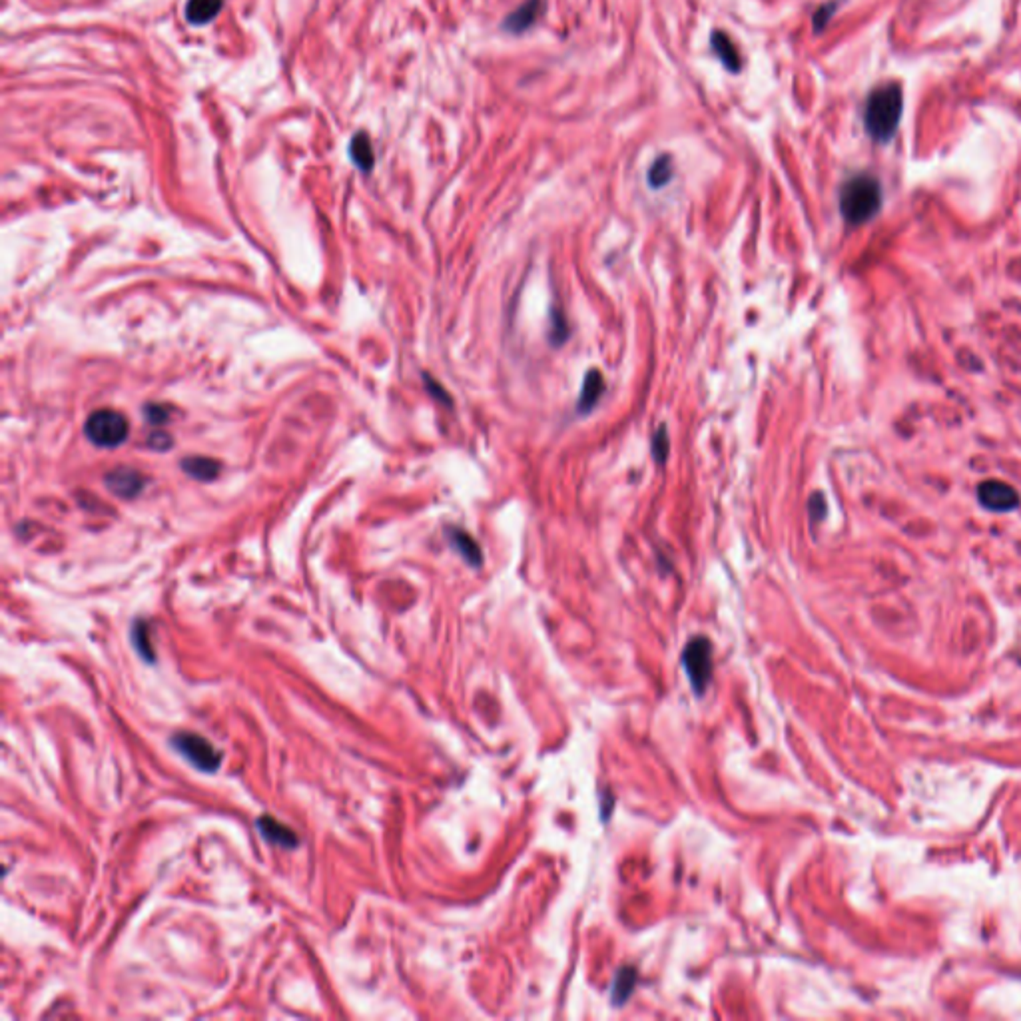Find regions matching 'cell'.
Instances as JSON below:
<instances>
[{
    "label": "cell",
    "mask_w": 1021,
    "mask_h": 1021,
    "mask_svg": "<svg viewBox=\"0 0 1021 1021\" xmlns=\"http://www.w3.org/2000/svg\"><path fill=\"white\" fill-rule=\"evenodd\" d=\"M904 112V92L898 82H888L870 92L864 108V126L876 142L886 144L898 130Z\"/></svg>",
    "instance_id": "1"
},
{
    "label": "cell",
    "mask_w": 1021,
    "mask_h": 1021,
    "mask_svg": "<svg viewBox=\"0 0 1021 1021\" xmlns=\"http://www.w3.org/2000/svg\"><path fill=\"white\" fill-rule=\"evenodd\" d=\"M882 208V186L870 174H856L840 190V212L850 226L870 222Z\"/></svg>",
    "instance_id": "2"
},
{
    "label": "cell",
    "mask_w": 1021,
    "mask_h": 1021,
    "mask_svg": "<svg viewBox=\"0 0 1021 1021\" xmlns=\"http://www.w3.org/2000/svg\"><path fill=\"white\" fill-rule=\"evenodd\" d=\"M86 437L98 447H118L122 445L130 433L126 417L114 412V409H98L86 420L84 425Z\"/></svg>",
    "instance_id": "3"
},
{
    "label": "cell",
    "mask_w": 1021,
    "mask_h": 1021,
    "mask_svg": "<svg viewBox=\"0 0 1021 1021\" xmlns=\"http://www.w3.org/2000/svg\"><path fill=\"white\" fill-rule=\"evenodd\" d=\"M172 746L176 752L182 754L192 766L202 772H216L222 765V752L216 746L206 741L204 736L194 733H180L172 738Z\"/></svg>",
    "instance_id": "4"
},
{
    "label": "cell",
    "mask_w": 1021,
    "mask_h": 1021,
    "mask_svg": "<svg viewBox=\"0 0 1021 1021\" xmlns=\"http://www.w3.org/2000/svg\"><path fill=\"white\" fill-rule=\"evenodd\" d=\"M682 664L696 695H704L712 677V647L709 639L696 637L690 640L682 653Z\"/></svg>",
    "instance_id": "5"
},
{
    "label": "cell",
    "mask_w": 1021,
    "mask_h": 1021,
    "mask_svg": "<svg viewBox=\"0 0 1021 1021\" xmlns=\"http://www.w3.org/2000/svg\"><path fill=\"white\" fill-rule=\"evenodd\" d=\"M978 499L986 509L994 513H1008L1019 507V495L1016 489L998 479L984 481L978 487Z\"/></svg>",
    "instance_id": "6"
},
{
    "label": "cell",
    "mask_w": 1021,
    "mask_h": 1021,
    "mask_svg": "<svg viewBox=\"0 0 1021 1021\" xmlns=\"http://www.w3.org/2000/svg\"><path fill=\"white\" fill-rule=\"evenodd\" d=\"M106 487L110 489L112 493L120 499H134V497H138L144 491V485H146V479L140 471L130 469V467H116L106 473Z\"/></svg>",
    "instance_id": "7"
},
{
    "label": "cell",
    "mask_w": 1021,
    "mask_h": 1021,
    "mask_svg": "<svg viewBox=\"0 0 1021 1021\" xmlns=\"http://www.w3.org/2000/svg\"><path fill=\"white\" fill-rule=\"evenodd\" d=\"M543 0H525L503 20V30L511 32V35H522L538 20V16L543 14Z\"/></svg>",
    "instance_id": "8"
},
{
    "label": "cell",
    "mask_w": 1021,
    "mask_h": 1021,
    "mask_svg": "<svg viewBox=\"0 0 1021 1021\" xmlns=\"http://www.w3.org/2000/svg\"><path fill=\"white\" fill-rule=\"evenodd\" d=\"M711 48L717 59L722 62V67H725L728 72H733V75H738V72L742 70V60H741V54H738L736 46L733 40H730L728 35H725L722 30H714L711 35Z\"/></svg>",
    "instance_id": "9"
},
{
    "label": "cell",
    "mask_w": 1021,
    "mask_h": 1021,
    "mask_svg": "<svg viewBox=\"0 0 1021 1021\" xmlns=\"http://www.w3.org/2000/svg\"><path fill=\"white\" fill-rule=\"evenodd\" d=\"M257 830L263 836L265 840L270 844H278V846H286V848H295L297 846V836L294 834L292 828H287L286 824H281L279 820H276L273 816H260L257 818Z\"/></svg>",
    "instance_id": "10"
},
{
    "label": "cell",
    "mask_w": 1021,
    "mask_h": 1021,
    "mask_svg": "<svg viewBox=\"0 0 1021 1021\" xmlns=\"http://www.w3.org/2000/svg\"><path fill=\"white\" fill-rule=\"evenodd\" d=\"M605 389H607L605 377H602V373L597 372V369H591L583 381V389H581V397H578V404H577V412L578 413L593 412L594 405H597L601 397L605 396Z\"/></svg>",
    "instance_id": "11"
},
{
    "label": "cell",
    "mask_w": 1021,
    "mask_h": 1021,
    "mask_svg": "<svg viewBox=\"0 0 1021 1021\" xmlns=\"http://www.w3.org/2000/svg\"><path fill=\"white\" fill-rule=\"evenodd\" d=\"M182 469L186 475L194 477L198 481H212L220 475V463L210 457L192 455L182 461Z\"/></svg>",
    "instance_id": "12"
},
{
    "label": "cell",
    "mask_w": 1021,
    "mask_h": 1021,
    "mask_svg": "<svg viewBox=\"0 0 1021 1021\" xmlns=\"http://www.w3.org/2000/svg\"><path fill=\"white\" fill-rule=\"evenodd\" d=\"M449 541H452V545L461 553V557L467 561L469 565L479 567L481 562H483V554H481L479 545L469 533H465L461 529H449Z\"/></svg>",
    "instance_id": "13"
},
{
    "label": "cell",
    "mask_w": 1021,
    "mask_h": 1021,
    "mask_svg": "<svg viewBox=\"0 0 1021 1021\" xmlns=\"http://www.w3.org/2000/svg\"><path fill=\"white\" fill-rule=\"evenodd\" d=\"M222 6L224 0H188L186 19L192 24H196V27H202V24L212 22L220 14Z\"/></svg>",
    "instance_id": "14"
},
{
    "label": "cell",
    "mask_w": 1021,
    "mask_h": 1021,
    "mask_svg": "<svg viewBox=\"0 0 1021 1021\" xmlns=\"http://www.w3.org/2000/svg\"><path fill=\"white\" fill-rule=\"evenodd\" d=\"M349 156L353 160V164H356L359 170L369 172L375 164V156H373V148H372V142H369V136L365 132H357L356 136L351 138L349 144Z\"/></svg>",
    "instance_id": "15"
},
{
    "label": "cell",
    "mask_w": 1021,
    "mask_h": 1021,
    "mask_svg": "<svg viewBox=\"0 0 1021 1021\" xmlns=\"http://www.w3.org/2000/svg\"><path fill=\"white\" fill-rule=\"evenodd\" d=\"M130 637H132L134 648L138 650V655L144 658V661L154 663V648H152V642H150V624L146 621H136L132 624Z\"/></svg>",
    "instance_id": "16"
},
{
    "label": "cell",
    "mask_w": 1021,
    "mask_h": 1021,
    "mask_svg": "<svg viewBox=\"0 0 1021 1021\" xmlns=\"http://www.w3.org/2000/svg\"><path fill=\"white\" fill-rule=\"evenodd\" d=\"M672 176H674L672 158H671L669 154L658 156V158L655 160V162H653V166H650V170H648V184H650V188L658 190V188L666 186V184H669V182L672 180Z\"/></svg>",
    "instance_id": "17"
},
{
    "label": "cell",
    "mask_w": 1021,
    "mask_h": 1021,
    "mask_svg": "<svg viewBox=\"0 0 1021 1021\" xmlns=\"http://www.w3.org/2000/svg\"><path fill=\"white\" fill-rule=\"evenodd\" d=\"M634 982H637V971H634L632 968H623L621 971H618L617 979H615V986H613L615 1001L618 1003V1006H621V1003L632 994Z\"/></svg>",
    "instance_id": "18"
},
{
    "label": "cell",
    "mask_w": 1021,
    "mask_h": 1021,
    "mask_svg": "<svg viewBox=\"0 0 1021 1021\" xmlns=\"http://www.w3.org/2000/svg\"><path fill=\"white\" fill-rule=\"evenodd\" d=\"M669 447H671V441H669V433H666L664 425L656 429L655 437H653V455H655V461L656 463H664L666 457H669Z\"/></svg>",
    "instance_id": "19"
},
{
    "label": "cell",
    "mask_w": 1021,
    "mask_h": 1021,
    "mask_svg": "<svg viewBox=\"0 0 1021 1021\" xmlns=\"http://www.w3.org/2000/svg\"><path fill=\"white\" fill-rule=\"evenodd\" d=\"M144 413H146L148 421H150L152 425H162V423H166L168 420H170L172 409L166 407V405H146V409H144Z\"/></svg>",
    "instance_id": "20"
},
{
    "label": "cell",
    "mask_w": 1021,
    "mask_h": 1021,
    "mask_svg": "<svg viewBox=\"0 0 1021 1021\" xmlns=\"http://www.w3.org/2000/svg\"><path fill=\"white\" fill-rule=\"evenodd\" d=\"M834 11H836V3L824 4V6L818 8V11L814 12V19H812V24H814V30H816V32L826 28V24L830 22Z\"/></svg>",
    "instance_id": "21"
},
{
    "label": "cell",
    "mask_w": 1021,
    "mask_h": 1021,
    "mask_svg": "<svg viewBox=\"0 0 1021 1021\" xmlns=\"http://www.w3.org/2000/svg\"><path fill=\"white\" fill-rule=\"evenodd\" d=\"M565 327H567L565 318L559 316V313H554V318H553V335H551L554 345H561V342H565V337L569 335V332H567Z\"/></svg>",
    "instance_id": "22"
},
{
    "label": "cell",
    "mask_w": 1021,
    "mask_h": 1021,
    "mask_svg": "<svg viewBox=\"0 0 1021 1021\" xmlns=\"http://www.w3.org/2000/svg\"><path fill=\"white\" fill-rule=\"evenodd\" d=\"M824 509H826V505H824L822 495H814V497H812V499H810V514H812V517L820 519V517H822V514H824Z\"/></svg>",
    "instance_id": "23"
}]
</instances>
